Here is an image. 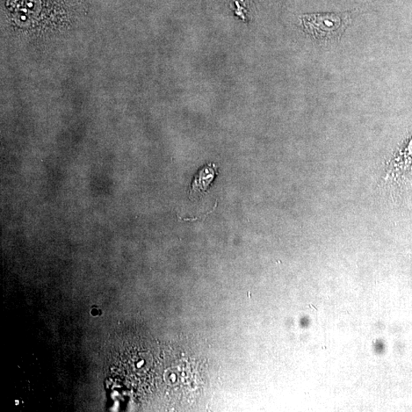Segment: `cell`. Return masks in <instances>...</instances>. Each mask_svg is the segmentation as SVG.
Masks as SVG:
<instances>
[{"label": "cell", "instance_id": "6da1fadb", "mask_svg": "<svg viewBox=\"0 0 412 412\" xmlns=\"http://www.w3.org/2000/svg\"><path fill=\"white\" fill-rule=\"evenodd\" d=\"M306 31L320 41L339 38L348 24V17L341 14H312L302 17Z\"/></svg>", "mask_w": 412, "mask_h": 412}, {"label": "cell", "instance_id": "7a4b0ae2", "mask_svg": "<svg viewBox=\"0 0 412 412\" xmlns=\"http://www.w3.org/2000/svg\"><path fill=\"white\" fill-rule=\"evenodd\" d=\"M215 173L216 167L215 164H208L199 171L198 175L193 179L189 191L191 199L199 197L200 193H205L206 192L208 186L213 182Z\"/></svg>", "mask_w": 412, "mask_h": 412}]
</instances>
